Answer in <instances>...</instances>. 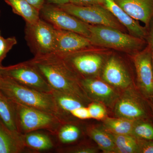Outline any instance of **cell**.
<instances>
[{"mask_svg":"<svg viewBox=\"0 0 153 153\" xmlns=\"http://www.w3.org/2000/svg\"><path fill=\"white\" fill-rule=\"evenodd\" d=\"M0 118L9 128L18 131L16 104L1 90Z\"/></svg>","mask_w":153,"mask_h":153,"instance_id":"d6986e66","label":"cell"},{"mask_svg":"<svg viewBox=\"0 0 153 153\" xmlns=\"http://www.w3.org/2000/svg\"><path fill=\"white\" fill-rule=\"evenodd\" d=\"M146 41L147 46L150 53L153 70V19L148 28V33Z\"/></svg>","mask_w":153,"mask_h":153,"instance_id":"f546056e","label":"cell"},{"mask_svg":"<svg viewBox=\"0 0 153 153\" xmlns=\"http://www.w3.org/2000/svg\"><path fill=\"white\" fill-rule=\"evenodd\" d=\"M85 50L60 55L67 64L78 74L89 76L97 73L103 63L101 55L88 53Z\"/></svg>","mask_w":153,"mask_h":153,"instance_id":"30bf717a","label":"cell"},{"mask_svg":"<svg viewBox=\"0 0 153 153\" xmlns=\"http://www.w3.org/2000/svg\"><path fill=\"white\" fill-rule=\"evenodd\" d=\"M80 84L90 100H96L111 107L115 104L118 94L106 82L90 78H80Z\"/></svg>","mask_w":153,"mask_h":153,"instance_id":"4fadbf2b","label":"cell"},{"mask_svg":"<svg viewBox=\"0 0 153 153\" xmlns=\"http://www.w3.org/2000/svg\"><path fill=\"white\" fill-rule=\"evenodd\" d=\"M17 44V40L15 37L7 38L0 37V66H2V62L8 53Z\"/></svg>","mask_w":153,"mask_h":153,"instance_id":"4316f807","label":"cell"},{"mask_svg":"<svg viewBox=\"0 0 153 153\" xmlns=\"http://www.w3.org/2000/svg\"><path fill=\"white\" fill-rule=\"evenodd\" d=\"M74 117L79 119L85 120L91 118L88 107L83 106L70 113Z\"/></svg>","mask_w":153,"mask_h":153,"instance_id":"4dcf8cb0","label":"cell"},{"mask_svg":"<svg viewBox=\"0 0 153 153\" xmlns=\"http://www.w3.org/2000/svg\"><path fill=\"white\" fill-rule=\"evenodd\" d=\"M70 3L81 6L103 5V0H70Z\"/></svg>","mask_w":153,"mask_h":153,"instance_id":"1f68e13d","label":"cell"},{"mask_svg":"<svg viewBox=\"0 0 153 153\" xmlns=\"http://www.w3.org/2000/svg\"><path fill=\"white\" fill-rule=\"evenodd\" d=\"M133 19L149 27L153 19V0H114Z\"/></svg>","mask_w":153,"mask_h":153,"instance_id":"5bb4252c","label":"cell"},{"mask_svg":"<svg viewBox=\"0 0 153 153\" xmlns=\"http://www.w3.org/2000/svg\"><path fill=\"white\" fill-rule=\"evenodd\" d=\"M54 52L58 55L70 54L85 50L92 45L89 39L76 33L55 29Z\"/></svg>","mask_w":153,"mask_h":153,"instance_id":"7c38bea8","label":"cell"},{"mask_svg":"<svg viewBox=\"0 0 153 153\" xmlns=\"http://www.w3.org/2000/svg\"><path fill=\"white\" fill-rule=\"evenodd\" d=\"M2 66H0V78L1 77V76H2V74L1 72V67Z\"/></svg>","mask_w":153,"mask_h":153,"instance_id":"d590c367","label":"cell"},{"mask_svg":"<svg viewBox=\"0 0 153 153\" xmlns=\"http://www.w3.org/2000/svg\"><path fill=\"white\" fill-rule=\"evenodd\" d=\"M58 6L88 25H102L121 30L120 23L103 5L81 6L69 3Z\"/></svg>","mask_w":153,"mask_h":153,"instance_id":"52a82bcc","label":"cell"},{"mask_svg":"<svg viewBox=\"0 0 153 153\" xmlns=\"http://www.w3.org/2000/svg\"><path fill=\"white\" fill-rule=\"evenodd\" d=\"M88 134L103 152L116 153L114 142L110 134L106 130L91 128L88 130Z\"/></svg>","mask_w":153,"mask_h":153,"instance_id":"44dd1931","label":"cell"},{"mask_svg":"<svg viewBox=\"0 0 153 153\" xmlns=\"http://www.w3.org/2000/svg\"><path fill=\"white\" fill-rule=\"evenodd\" d=\"M0 90L16 104L40 110L59 117L61 114L52 93L35 90L3 75L0 78Z\"/></svg>","mask_w":153,"mask_h":153,"instance_id":"7a4b0ae2","label":"cell"},{"mask_svg":"<svg viewBox=\"0 0 153 153\" xmlns=\"http://www.w3.org/2000/svg\"><path fill=\"white\" fill-rule=\"evenodd\" d=\"M57 105L61 111L71 113L84 106L83 102L69 94L53 90L52 92Z\"/></svg>","mask_w":153,"mask_h":153,"instance_id":"cb8c5ba5","label":"cell"},{"mask_svg":"<svg viewBox=\"0 0 153 153\" xmlns=\"http://www.w3.org/2000/svg\"><path fill=\"white\" fill-rule=\"evenodd\" d=\"M1 31H0V37H1Z\"/></svg>","mask_w":153,"mask_h":153,"instance_id":"74e56055","label":"cell"},{"mask_svg":"<svg viewBox=\"0 0 153 153\" xmlns=\"http://www.w3.org/2000/svg\"><path fill=\"white\" fill-rule=\"evenodd\" d=\"M102 77L108 84L118 88H126L131 83V77L124 67L114 57H111L105 64Z\"/></svg>","mask_w":153,"mask_h":153,"instance_id":"9a60e30c","label":"cell"},{"mask_svg":"<svg viewBox=\"0 0 153 153\" xmlns=\"http://www.w3.org/2000/svg\"><path fill=\"white\" fill-rule=\"evenodd\" d=\"M24 136L26 146L29 147L33 149L44 151L53 148L52 140L45 134L33 131L26 133Z\"/></svg>","mask_w":153,"mask_h":153,"instance_id":"603a6c76","label":"cell"},{"mask_svg":"<svg viewBox=\"0 0 153 153\" xmlns=\"http://www.w3.org/2000/svg\"><path fill=\"white\" fill-rule=\"evenodd\" d=\"M14 13L22 17L26 23L33 24L41 19L40 11L27 0H4Z\"/></svg>","mask_w":153,"mask_h":153,"instance_id":"ac0fdd59","label":"cell"},{"mask_svg":"<svg viewBox=\"0 0 153 153\" xmlns=\"http://www.w3.org/2000/svg\"><path fill=\"white\" fill-rule=\"evenodd\" d=\"M132 135L140 139L153 140V126L144 120L136 121Z\"/></svg>","mask_w":153,"mask_h":153,"instance_id":"d4e9b609","label":"cell"},{"mask_svg":"<svg viewBox=\"0 0 153 153\" xmlns=\"http://www.w3.org/2000/svg\"><path fill=\"white\" fill-rule=\"evenodd\" d=\"M24 135L9 128L0 118V153H20L26 147Z\"/></svg>","mask_w":153,"mask_h":153,"instance_id":"e0dca14e","label":"cell"},{"mask_svg":"<svg viewBox=\"0 0 153 153\" xmlns=\"http://www.w3.org/2000/svg\"><path fill=\"white\" fill-rule=\"evenodd\" d=\"M134 62L140 91L146 98L153 99V70L147 46L136 53Z\"/></svg>","mask_w":153,"mask_h":153,"instance_id":"9c48e42d","label":"cell"},{"mask_svg":"<svg viewBox=\"0 0 153 153\" xmlns=\"http://www.w3.org/2000/svg\"><path fill=\"white\" fill-rule=\"evenodd\" d=\"M91 118L96 120L104 119L106 117V111L99 102H92L88 107Z\"/></svg>","mask_w":153,"mask_h":153,"instance_id":"83f0119b","label":"cell"},{"mask_svg":"<svg viewBox=\"0 0 153 153\" xmlns=\"http://www.w3.org/2000/svg\"><path fill=\"white\" fill-rule=\"evenodd\" d=\"M17 128L21 133L39 129L54 130L59 125V117L33 108L16 104Z\"/></svg>","mask_w":153,"mask_h":153,"instance_id":"5b68a950","label":"cell"},{"mask_svg":"<svg viewBox=\"0 0 153 153\" xmlns=\"http://www.w3.org/2000/svg\"><path fill=\"white\" fill-rule=\"evenodd\" d=\"M137 139L140 153H153V140Z\"/></svg>","mask_w":153,"mask_h":153,"instance_id":"f1b7e54d","label":"cell"},{"mask_svg":"<svg viewBox=\"0 0 153 153\" xmlns=\"http://www.w3.org/2000/svg\"><path fill=\"white\" fill-rule=\"evenodd\" d=\"M90 35L88 38L92 45L123 51L139 52L146 47V40L128 35L115 28L102 25L88 24Z\"/></svg>","mask_w":153,"mask_h":153,"instance_id":"3957f363","label":"cell"},{"mask_svg":"<svg viewBox=\"0 0 153 153\" xmlns=\"http://www.w3.org/2000/svg\"><path fill=\"white\" fill-rule=\"evenodd\" d=\"M103 5L120 24L128 30L131 35L146 40L148 28L143 27L137 21L131 18L118 5L114 0H103Z\"/></svg>","mask_w":153,"mask_h":153,"instance_id":"2e32d148","label":"cell"},{"mask_svg":"<svg viewBox=\"0 0 153 153\" xmlns=\"http://www.w3.org/2000/svg\"><path fill=\"white\" fill-rule=\"evenodd\" d=\"M0 16H1V10H0Z\"/></svg>","mask_w":153,"mask_h":153,"instance_id":"f35d334b","label":"cell"},{"mask_svg":"<svg viewBox=\"0 0 153 153\" xmlns=\"http://www.w3.org/2000/svg\"><path fill=\"white\" fill-rule=\"evenodd\" d=\"M25 38L34 56L54 52L55 28L43 19L33 24L26 23Z\"/></svg>","mask_w":153,"mask_h":153,"instance_id":"277c9868","label":"cell"},{"mask_svg":"<svg viewBox=\"0 0 153 153\" xmlns=\"http://www.w3.org/2000/svg\"><path fill=\"white\" fill-rule=\"evenodd\" d=\"M135 121L124 118L105 117L104 126L107 131L111 133L132 135Z\"/></svg>","mask_w":153,"mask_h":153,"instance_id":"ffe728a7","label":"cell"},{"mask_svg":"<svg viewBox=\"0 0 153 153\" xmlns=\"http://www.w3.org/2000/svg\"><path fill=\"white\" fill-rule=\"evenodd\" d=\"M152 111L153 112V105H152Z\"/></svg>","mask_w":153,"mask_h":153,"instance_id":"8d00e7d4","label":"cell"},{"mask_svg":"<svg viewBox=\"0 0 153 153\" xmlns=\"http://www.w3.org/2000/svg\"><path fill=\"white\" fill-rule=\"evenodd\" d=\"M114 111L117 117L130 120H143L147 117L143 102L133 91H127L118 99Z\"/></svg>","mask_w":153,"mask_h":153,"instance_id":"8fae6325","label":"cell"},{"mask_svg":"<svg viewBox=\"0 0 153 153\" xmlns=\"http://www.w3.org/2000/svg\"><path fill=\"white\" fill-rule=\"evenodd\" d=\"M45 3L59 6L70 3V0H45Z\"/></svg>","mask_w":153,"mask_h":153,"instance_id":"e575fe53","label":"cell"},{"mask_svg":"<svg viewBox=\"0 0 153 153\" xmlns=\"http://www.w3.org/2000/svg\"><path fill=\"white\" fill-rule=\"evenodd\" d=\"M2 74L25 86L46 93H52V88L30 60L8 66H2Z\"/></svg>","mask_w":153,"mask_h":153,"instance_id":"8992f818","label":"cell"},{"mask_svg":"<svg viewBox=\"0 0 153 153\" xmlns=\"http://www.w3.org/2000/svg\"><path fill=\"white\" fill-rule=\"evenodd\" d=\"M80 135V130L76 126L66 125L61 127L58 132V137L63 143H69L76 141Z\"/></svg>","mask_w":153,"mask_h":153,"instance_id":"484cf974","label":"cell"},{"mask_svg":"<svg viewBox=\"0 0 153 153\" xmlns=\"http://www.w3.org/2000/svg\"><path fill=\"white\" fill-rule=\"evenodd\" d=\"M53 90L88 102L90 99L80 84V78L60 55L55 53L34 56L30 60Z\"/></svg>","mask_w":153,"mask_h":153,"instance_id":"6da1fadb","label":"cell"},{"mask_svg":"<svg viewBox=\"0 0 153 153\" xmlns=\"http://www.w3.org/2000/svg\"><path fill=\"white\" fill-rule=\"evenodd\" d=\"M27 1L39 11L41 10L45 3V0H27Z\"/></svg>","mask_w":153,"mask_h":153,"instance_id":"836d02e7","label":"cell"},{"mask_svg":"<svg viewBox=\"0 0 153 153\" xmlns=\"http://www.w3.org/2000/svg\"><path fill=\"white\" fill-rule=\"evenodd\" d=\"M97 150L93 147L84 146L77 148L73 150L71 152L74 153H95Z\"/></svg>","mask_w":153,"mask_h":153,"instance_id":"d6a6232c","label":"cell"},{"mask_svg":"<svg viewBox=\"0 0 153 153\" xmlns=\"http://www.w3.org/2000/svg\"><path fill=\"white\" fill-rule=\"evenodd\" d=\"M40 17L55 29L68 30L88 38V24L68 13L56 5L45 3L40 11Z\"/></svg>","mask_w":153,"mask_h":153,"instance_id":"ba28073f","label":"cell"},{"mask_svg":"<svg viewBox=\"0 0 153 153\" xmlns=\"http://www.w3.org/2000/svg\"><path fill=\"white\" fill-rule=\"evenodd\" d=\"M108 132L114 142L116 153H139V147L137 138L131 135L116 134Z\"/></svg>","mask_w":153,"mask_h":153,"instance_id":"7402d4cb","label":"cell"}]
</instances>
